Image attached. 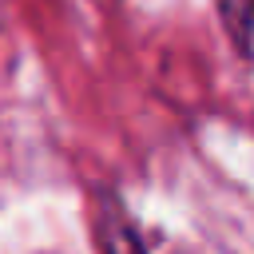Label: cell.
Segmentation results:
<instances>
[{
	"instance_id": "obj_1",
	"label": "cell",
	"mask_w": 254,
	"mask_h": 254,
	"mask_svg": "<svg viewBox=\"0 0 254 254\" xmlns=\"http://www.w3.org/2000/svg\"><path fill=\"white\" fill-rule=\"evenodd\" d=\"M91 234L99 242V254H147L127 210L111 198V194H99L95 206H91Z\"/></svg>"
},
{
	"instance_id": "obj_2",
	"label": "cell",
	"mask_w": 254,
	"mask_h": 254,
	"mask_svg": "<svg viewBox=\"0 0 254 254\" xmlns=\"http://www.w3.org/2000/svg\"><path fill=\"white\" fill-rule=\"evenodd\" d=\"M218 16L234 40V48L254 60V0H218Z\"/></svg>"
}]
</instances>
